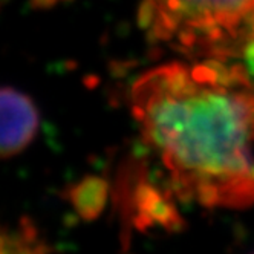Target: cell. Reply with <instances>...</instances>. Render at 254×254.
Returning <instances> with one entry per match:
<instances>
[{"mask_svg": "<svg viewBox=\"0 0 254 254\" xmlns=\"http://www.w3.org/2000/svg\"><path fill=\"white\" fill-rule=\"evenodd\" d=\"M242 56L245 57V62H247L248 69L254 74V22L251 25V29L248 32V37L245 40Z\"/></svg>", "mask_w": 254, "mask_h": 254, "instance_id": "277c9868", "label": "cell"}, {"mask_svg": "<svg viewBox=\"0 0 254 254\" xmlns=\"http://www.w3.org/2000/svg\"><path fill=\"white\" fill-rule=\"evenodd\" d=\"M39 115L31 98L14 87L2 90V156L20 153L34 139Z\"/></svg>", "mask_w": 254, "mask_h": 254, "instance_id": "3957f363", "label": "cell"}, {"mask_svg": "<svg viewBox=\"0 0 254 254\" xmlns=\"http://www.w3.org/2000/svg\"><path fill=\"white\" fill-rule=\"evenodd\" d=\"M130 107L175 193L210 208L254 204V83L244 66L191 59L150 69Z\"/></svg>", "mask_w": 254, "mask_h": 254, "instance_id": "6da1fadb", "label": "cell"}, {"mask_svg": "<svg viewBox=\"0 0 254 254\" xmlns=\"http://www.w3.org/2000/svg\"><path fill=\"white\" fill-rule=\"evenodd\" d=\"M254 22V0H141L149 39L189 59L242 56Z\"/></svg>", "mask_w": 254, "mask_h": 254, "instance_id": "7a4b0ae2", "label": "cell"}]
</instances>
